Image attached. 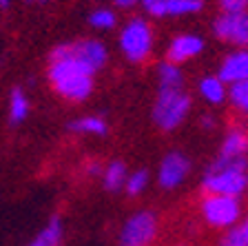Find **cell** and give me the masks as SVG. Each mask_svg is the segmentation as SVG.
Wrapping results in <instances>:
<instances>
[{"instance_id":"cell-1","label":"cell","mask_w":248,"mask_h":246,"mask_svg":"<svg viewBox=\"0 0 248 246\" xmlns=\"http://www.w3.org/2000/svg\"><path fill=\"white\" fill-rule=\"evenodd\" d=\"M93 76L95 73L84 65L76 53L71 51V45H58L51 51L49 60V82L56 89V93L71 102H82L93 91Z\"/></svg>"},{"instance_id":"cell-2","label":"cell","mask_w":248,"mask_h":246,"mask_svg":"<svg viewBox=\"0 0 248 246\" xmlns=\"http://www.w3.org/2000/svg\"><path fill=\"white\" fill-rule=\"evenodd\" d=\"M202 189L211 195H244L248 191V158H226L217 153L202 178Z\"/></svg>"},{"instance_id":"cell-3","label":"cell","mask_w":248,"mask_h":246,"mask_svg":"<svg viewBox=\"0 0 248 246\" xmlns=\"http://www.w3.org/2000/svg\"><path fill=\"white\" fill-rule=\"evenodd\" d=\"M191 96L184 89H160L153 102V122L162 131H175L191 113Z\"/></svg>"},{"instance_id":"cell-4","label":"cell","mask_w":248,"mask_h":246,"mask_svg":"<svg viewBox=\"0 0 248 246\" xmlns=\"http://www.w3.org/2000/svg\"><path fill=\"white\" fill-rule=\"evenodd\" d=\"M120 51L129 62H144L153 51V29L144 18H131L126 25L122 27L118 38Z\"/></svg>"},{"instance_id":"cell-5","label":"cell","mask_w":248,"mask_h":246,"mask_svg":"<svg viewBox=\"0 0 248 246\" xmlns=\"http://www.w3.org/2000/svg\"><path fill=\"white\" fill-rule=\"evenodd\" d=\"M242 213H244L242 202H239V197H232V195L206 193L204 200H202V217L213 229L228 231L231 226H235L244 217Z\"/></svg>"},{"instance_id":"cell-6","label":"cell","mask_w":248,"mask_h":246,"mask_svg":"<svg viewBox=\"0 0 248 246\" xmlns=\"http://www.w3.org/2000/svg\"><path fill=\"white\" fill-rule=\"evenodd\" d=\"M157 233V215L153 211H138L120 229V246H149Z\"/></svg>"},{"instance_id":"cell-7","label":"cell","mask_w":248,"mask_h":246,"mask_svg":"<svg viewBox=\"0 0 248 246\" xmlns=\"http://www.w3.org/2000/svg\"><path fill=\"white\" fill-rule=\"evenodd\" d=\"M217 40L232 45L235 49H248V11L242 14H219L213 22Z\"/></svg>"},{"instance_id":"cell-8","label":"cell","mask_w":248,"mask_h":246,"mask_svg":"<svg viewBox=\"0 0 248 246\" xmlns=\"http://www.w3.org/2000/svg\"><path fill=\"white\" fill-rule=\"evenodd\" d=\"M193 169L191 158L182 151H170L162 158L160 169H157V184L166 191H173L177 186H182L188 180Z\"/></svg>"},{"instance_id":"cell-9","label":"cell","mask_w":248,"mask_h":246,"mask_svg":"<svg viewBox=\"0 0 248 246\" xmlns=\"http://www.w3.org/2000/svg\"><path fill=\"white\" fill-rule=\"evenodd\" d=\"M204 51V40L197 33H180L166 47V60L182 65V62H188L193 58H197Z\"/></svg>"},{"instance_id":"cell-10","label":"cell","mask_w":248,"mask_h":246,"mask_svg":"<svg viewBox=\"0 0 248 246\" xmlns=\"http://www.w3.org/2000/svg\"><path fill=\"white\" fill-rule=\"evenodd\" d=\"M217 76L222 78L228 87L246 82L248 80V49H235V51L226 53L222 65H219Z\"/></svg>"},{"instance_id":"cell-11","label":"cell","mask_w":248,"mask_h":246,"mask_svg":"<svg viewBox=\"0 0 248 246\" xmlns=\"http://www.w3.org/2000/svg\"><path fill=\"white\" fill-rule=\"evenodd\" d=\"M202 7H204V0H157L146 11L155 18H166V16L197 14L202 11Z\"/></svg>"},{"instance_id":"cell-12","label":"cell","mask_w":248,"mask_h":246,"mask_svg":"<svg viewBox=\"0 0 248 246\" xmlns=\"http://www.w3.org/2000/svg\"><path fill=\"white\" fill-rule=\"evenodd\" d=\"M197 91L204 98V102L211 107L224 104L228 100V84L219 76H204L197 82Z\"/></svg>"},{"instance_id":"cell-13","label":"cell","mask_w":248,"mask_h":246,"mask_svg":"<svg viewBox=\"0 0 248 246\" xmlns=\"http://www.w3.org/2000/svg\"><path fill=\"white\" fill-rule=\"evenodd\" d=\"M219 155L226 158H248V133L239 127H232L226 131L219 147Z\"/></svg>"},{"instance_id":"cell-14","label":"cell","mask_w":248,"mask_h":246,"mask_svg":"<svg viewBox=\"0 0 248 246\" xmlns=\"http://www.w3.org/2000/svg\"><path fill=\"white\" fill-rule=\"evenodd\" d=\"M126 180H129V171H126V164L113 160L104 166L102 173V184L108 193H115V191H122L126 186Z\"/></svg>"},{"instance_id":"cell-15","label":"cell","mask_w":248,"mask_h":246,"mask_svg":"<svg viewBox=\"0 0 248 246\" xmlns=\"http://www.w3.org/2000/svg\"><path fill=\"white\" fill-rule=\"evenodd\" d=\"M157 87L160 89H184V73L180 65L164 60L157 65Z\"/></svg>"},{"instance_id":"cell-16","label":"cell","mask_w":248,"mask_h":246,"mask_svg":"<svg viewBox=\"0 0 248 246\" xmlns=\"http://www.w3.org/2000/svg\"><path fill=\"white\" fill-rule=\"evenodd\" d=\"M62 237H64L62 220L60 217H51V220L45 224V229L27 246H62Z\"/></svg>"},{"instance_id":"cell-17","label":"cell","mask_w":248,"mask_h":246,"mask_svg":"<svg viewBox=\"0 0 248 246\" xmlns=\"http://www.w3.org/2000/svg\"><path fill=\"white\" fill-rule=\"evenodd\" d=\"M69 131L82 135H104L108 131V124L100 115H82L69 122Z\"/></svg>"},{"instance_id":"cell-18","label":"cell","mask_w":248,"mask_h":246,"mask_svg":"<svg viewBox=\"0 0 248 246\" xmlns=\"http://www.w3.org/2000/svg\"><path fill=\"white\" fill-rule=\"evenodd\" d=\"M27 115H29V98L20 87H14L9 96V122L16 127L25 122Z\"/></svg>"},{"instance_id":"cell-19","label":"cell","mask_w":248,"mask_h":246,"mask_svg":"<svg viewBox=\"0 0 248 246\" xmlns=\"http://www.w3.org/2000/svg\"><path fill=\"white\" fill-rule=\"evenodd\" d=\"M219 246H248V215L242 217L228 231H224Z\"/></svg>"},{"instance_id":"cell-20","label":"cell","mask_w":248,"mask_h":246,"mask_svg":"<svg viewBox=\"0 0 248 246\" xmlns=\"http://www.w3.org/2000/svg\"><path fill=\"white\" fill-rule=\"evenodd\" d=\"M115 22H118V16H115V11L107 9V7H102V9H95L91 16H89V25H91L93 29H100V31L113 29Z\"/></svg>"},{"instance_id":"cell-21","label":"cell","mask_w":248,"mask_h":246,"mask_svg":"<svg viewBox=\"0 0 248 246\" xmlns=\"http://www.w3.org/2000/svg\"><path fill=\"white\" fill-rule=\"evenodd\" d=\"M228 100H231V104L237 109L239 113L248 115V80L228 87Z\"/></svg>"},{"instance_id":"cell-22","label":"cell","mask_w":248,"mask_h":246,"mask_svg":"<svg viewBox=\"0 0 248 246\" xmlns=\"http://www.w3.org/2000/svg\"><path fill=\"white\" fill-rule=\"evenodd\" d=\"M146 186H149V171H146V169H140V171H133V173H129V180H126V186H124V191H126L131 197H135V195H142V193H144Z\"/></svg>"},{"instance_id":"cell-23","label":"cell","mask_w":248,"mask_h":246,"mask_svg":"<svg viewBox=\"0 0 248 246\" xmlns=\"http://www.w3.org/2000/svg\"><path fill=\"white\" fill-rule=\"evenodd\" d=\"M222 14H242L248 11V0H217Z\"/></svg>"},{"instance_id":"cell-24","label":"cell","mask_w":248,"mask_h":246,"mask_svg":"<svg viewBox=\"0 0 248 246\" xmlns=\"http://www.w3.org/2000/svg\"><path fill=\"white\" fill-rule=\"evenodd\" d=\"M102 173H104V166L100 162L87 164V175H91V178H102Z\"/></svg>"},{"instance_id":"cell-25","label":"cell","mask_w":248,"mask_h":246,"mask_svg":"<svg viewBox=\"0 0 248 246\" xmlns=\"http://www.w3.org/2000/svg\"><path fill=\"white\" fill-rule=\"evenodd\" d=\"M215 122H217L215 115H211V113H204V115L200 118V127L206 129V131H208V129H215Z\"/></svg>"},{"instance_id":"cell-26","label":"cell","mask_w":248,"mask_h":246,"mask_svg":"<svg viewBox=\"0 0 248 246\" xmlns=\"http://www.w3.org/2000/svg\"><path fill=\"white\" fill-rule=\"evenodd\" d=\"M113 2L120 7V9H131V7L138 5L140 0H113Z\"/></svg>"},{"instance_id":"cell-27","label":"cell","mask_w":248,"mask_h":246,"mask_svg":"<svg viewBox=\"0 0 248 246\" xmlns=\"http://www.w3.org/2000/svg\"><path fill=\"white\" fill-rule=\"evenodd\" d=\"M11 0H0V9H9Z\"/></svg>"},{"instance_id":"cell-28","label":"cell","mask_w":248,"mask_h":246,"mask_svg":"<svg viewBox=\"0 0 248 246\" xmlns=\"http://www.w3.org/2000/svg\"><path fill=\"white\" fill-rule=\"evenodd\" d=\"M140 2H142V5L146 7V9H149L151 5H155V2H157V0H140Z\"/></svg>"},{"instance_id":"cell-29","label":"cell","mask_w":248,"mask_h":246,"mask_svg":"<svg viewBox=\"0 0 248 246\" xmlns=\"http://www.w3.org/2000/svg\"><path fill=\"white\" fill-rule=\"evenodd\" d=\"M27 2H38V5H45L46 0H27Z\"/></svg>"}]
</instances>
